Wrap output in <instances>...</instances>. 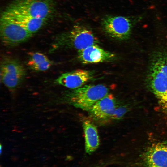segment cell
Wrapping results in <instances>:
<instances>
[{
    "instance_id": "8",
    "label": "cell",
    "mask_w": 167,
    "mask_h": 167,
    "mask_svg": "<svg viewBox=\"0 0 167 167\" xmlns=\"http://www.w3.org/2000/svg\"><path fill=\"white\" fill-rule=\"evenodd\" d=\"M118 106L113 95L109 93L98 101L87 111L94 120L104 122L110 119Z\"/></svg>"
},
{
    "instance_id": "2",
    "label": "cell",
    "mask_w": 167,
    "mask_h": 167,
    "mask_svg": "<svg viewBox=\"0 0 167 167\" xmlns=\"http://www.w3.org/2000/svg\"><path fill=\"white\" fill-rule=\"evenodd\" d=\"M103 84L85 85L74 89L67 95L68 101L74 106L88 111L98 101L109 94Z\"/></svg>"
},
{
    "instance_id": "11",
    "label": "cell",
    "mask_w": 167,
    "mask_h": 167,
    "mask_svg": "<svg viewBox=\"0 0 167 167\" xmlns=\"http://www.w3.org/2000/svg\"><path fill=\"white\" fill-rule=\"evenodd\" d=\"M145 167H167V144L158 143L150 147L143 157Z\"/></svg>"
},
{
    "instance_id": "4",
    "label": "cell",
    "mask_w": 167,
    "mask_h": 167,
    "mask_svg": "<svg viewBox=\"0 0 167 167\" xmlns=\"http://www.w3.org/2000/svg\"><path fill=\"white\" fill-rule=\"evenodd\" d=\"M98 43V40L91 30L81 25H75L69 32L58 37L54 45L57 49L66 46L79 51Z\"/></svg>"
},
{
    "instance_id": "14",
    "label": "cell",
    "mask_w": 167,
    "mask_h": 167,
    "mask_svg": "<svg viewBox=\"0 0 167 167\" xmlns=\"http://www.w3.org/2000/svg\"><path fill=\"white\" fill-rule=\"evenodd\" d=\"M30 54L27 64L33 70L45 71L49 69L53 64V62L43 53L36 52Z\"/></svg>"
},
{
    "instance_id": "10",
    "label": "cell",
    "mask_w": 167,
    "mask_h": 167,
    "mask_svg": "<svg viewBox=\"0 0 167 167\" xmlns=\"http://www.w3.org/2000/svg\"><path fill=\"white\" fill-rule=\"evenodd\" d=\"M77 57L82 63L88 64L109 61L114 59L115 55L96 44L78 51Z\"/></svg>"
},
{
    "instance_id": "6",
    "label": "cell",
    "mask_w": 167,
    "mask_h": 167,
    "mask_svg": "<svg viewBox=\"0 0 167 167\" xmlns=\"http://www.w3.org/2000/svg\"><path fill=\"white\" fill-rule=\"evenodd\" d=\"M0 32L3 44L13 47L25 42L33 35L13 20L2 14L0 19Z\"/></svg>"
},
{
    "instance_id": "13",
    "label": "cell",
    "mask_w": 167,
    "mask_h": 167,
    "mask_svg": "<svg viewBox=\"0 0 167 167\" xmlns=\"http://www.w3.org/2000/svg\"><path fill=\"white\" fill-rule=\"evenodd\" d=\"M83 126L84 133L85 149L87 153L91 154L98 148L100 140L96 126L90 120L84 121Z\"/></svg>"
},
{
    "instance_id": "12",
    "label": "cell",
    "mask_w": 167,
    "mask_h": 167,
    "mask_svg": "<svg viewBox=\"0 0 167 167\" xmlns=\"http://www.w3.org/2000/svg\"><path fill=\"white\" fill-rule=\"evenodd\" d=\"M2 14L14 20L32 34L40 29L47 20L34 18L6 10Z\"/></svg>"
},
{
    "instance_id": "15",
    "label": "cell",
    "mask_w": 167,
    "mask_h": 167,
    "mask_svg": "<svg viewBox=\"0 0 167 167\" xmlns=\"http://www.w3.org/2000/svg\"><path fill=\"white\" fill-rule=\"evenodd\" d=\"M127 111L126 106H118L112 115L110 119L119 120L121 119Z\"/></svg>"
},
{
    "instance_id": "1",
    "label": "cell",
    "mask_w": 167,
    "mask_h": 167,
    "mask_svg": "<svg viewBox=\"0 0 167 167\" xmlns=\"http://www.w3.org/2000/svg\"><path fill=\"white\" fill-rule=\"evenodd\" d=\"M149 86L164 111L167 114V51L157 53L151 63Z\"/></svg>"
},
{
    "instance_id": "9",
    "label": "cell",
    "mask_w": 167,
    "mask_h": 167,
    "mask_svg": "<svg viewBox=\"0 0 167 167\" xmlns=\"http://www.w3.org/2000/svg\"><path fill=\"white\" fill-rule=\"evenodd\" d=\"M93 77V73L83 69H77L62 74L55 80L58 84L75 89L84 85Z\"/></svg>"
},
{
    "instance_id": "5",
    "label": "cell",
    "mask_w": 167,
    "mask_h": 167,
    "mask_svg": "<svg viewBox=\"0 0 167 167\" xmlns=\"http://www.w3.org/2000/svg\"><path fill=\"white\" fill-rule=\"evenodd\" d=\"M6 10L32 17L48 19L54 10L52 0H15Z\"/></svg>"
},
{
    "instance_id": "7",
    "label": "cell",
    "mask_w": 167,
    "mask_h": 167,
    "mask_svg": "<svg viewBox=\"0 0 167 167\" xmlns=\"http://www.w3.org/2000/svg\"><path fill=\"white\" fill-rule=\"evenodd\" d=\"M1 80L11 91H15L20 85L26 75L24 67L17 60L5 58L0 66Z\"/></svg>"
},
{
    "instance_id": "3",
    "label": "cell",
    "mask_w": 167,
    "mask_h": 167,
    "mask_svg": "<svg viewBox=\"0 0 167 167\" xmlns=\"http://www.w3.org/2000/svg\"><path fill=\"white\" fill-rule=\"evenodd\" d=\"M143 18L142 15H107L102 19L101 25L103 31L109 36L117 40H124L130 36L133 25Z\"/></svg>"
}]
</instances>
